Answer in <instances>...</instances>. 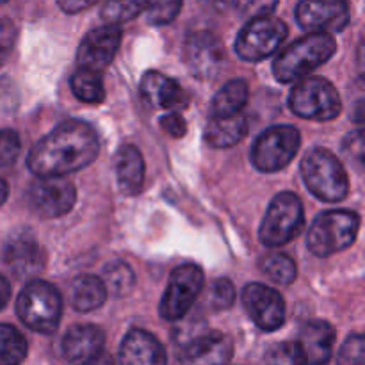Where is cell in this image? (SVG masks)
I'll list each match as a JSON object with an SVG mask.
<instances>
[{
	"label": "cell",
	"mask_w": 365,
	"mask_h": 365,
	"mask_svg": "<svg viewBox=\"0 0 365 365\" xmlns=\"http://www.w3.org/2000/svg\"><path fill=\"white\" fill-rule=\"evenodd\" d=\"M100 153L95 128L81 120L64 121L39 139L27 157V168L36 177H64L84 170Z\"/></svg>",
	"instance_id": "obj_1"
},
{
	"label": "cell",
	"mask_w": 365,
	"mask_h": 365,
	"mask_svg": "<svg viewBox=\"0 0 365 365\" xmlns=\"http://www.w3.org/2000/svg\"><path fill=\"white\" fill-rule=\"evenodd\" d=\"M337 50L334 36L328 32H310L284 48L273 63V75L282 84L302 81L331 59Z\"/></svg>",
	"instance_id": "obj_2"
},
{
	"label": "cell",
	"mask_w": 365,
	"mask_h": 365,
	"mask_svg": "<svg viewBox=\"0 0 365 365\" xmlns=\"http://www.w3.org/2000/svg\"><path fill=\"white\" fill-rule=\"evenodd\" d=\"M16 314L21 323L36 334L52 335L63 317V298L48 282L32 280L18 294Z\"/></svg>",
	"instance_id": "obj_3"
},
{
	"label": "cell",
	"mask_w": 365,
	"mask_h": 365,
	"mask_svg": "<svg viewBox=\"0 0 365 365\" xmlns=\"http://www.w3.org/2000/svg\"><path fill=\"white\" fill-rule=\"evenodd\" d=\"M302 175L309 191L321 202L337 203L344 200L349 191L346 168L339 157L327 148H312L305 153Z\"/></svg>",
	"instance_id": "obj_4"
},
{
	"label": "cell",
	"mask_w": 365,
	"mask_h": 365,
	"mask_svg": "<svg viewBox=\"0 0 365 365\" xmlns=\"http://www.w3.org/2000/svg\"><path fill=\"white\" fill-rule=\"evenodd\" d=\"M360 217L353 210H328L314 220L307 235V246L316 257H330L356 241Z\"/></svg>",
	"instance_id": "obj_5"
},
{
	"label": "cell",
	"mask_w": 365,
	"mask_h": 365,
	"mask_svg": "<svg viewBox=\"0 0 365 365\" xmlns=\"http://www.w3.org/2000/svg\"><path fill=\"white\" fill-rule=\"evenodd\" d=\"M289 107L299 118L314 121H330L341 114L342 100L331 82L323 77L302 78L292 88Z\"/></svg>",
	"instance_id": "obj_6"
},
{
	"label": "cell",
	"mask_w": 365,
	"mask_h": 365,
	"mask_svg": "<svg viewBox=\"0 0 365 365\" xmlns=\"http://www.w3.org/2000/svg\"><path fill=\"white\" fill-rule=\"evenodd\" d=\"M303 205L294 192H280L271 200L259 230V239L267 248H277L291 242L302 232Z\"/></svg>",
	"instance_id": "obj_7"
},
{
	"label": "cell",
	"mask_w": 365,
	"mask_h": 365,
	"mask_svg": "<svg viewBox=\"0 0 365 365\" xmlns=\"http://www.w3.org/2000/svg\"><path fill=\"white\" fill-rule=\"evenodd\" d=\"M302 146V134L292 125H277L264 130L252 146V163L262 173H274L291 164Z\"/></svg>",
	"instance_id": "obj_8"
},
{
	"label": "cell",
	"mask_w": 365,
	"mask_h": 365,
	"mask_svg": "<svg viewBox=\"0 0 365 365\" xmlns=\"http://www.w3.org/2000/svg\"><path fill=\"white\" fill-rule=\"evenodd\" d=\"M287 32V25L273 14L252 18L235 38V53L250 63L266 59L280 48Z\"/></svg>",
	"instance_id": "obj_9"
},
{
	"label": "cell",
	"mask_w": 365,
	"mask_h": 365,
	"mask_svg": "<svg viewBox=\"0 0 365 365\" xmlns=\"http://www.w3.org/2000/svg\"><path fill=\"white\" fill-rule=\"evenodd\" d=\"M203 271L196 264H182L170 274V282L160 299V317L170 323L180 321L192 309L203 289Z\"/></svg>",
	"instance_id": "obj_10"
},
{
	"label": "cell",
	"mask_w": 365,
	"mask_h": 365,
	"mask_svg": "<svg viewBox=\"0 0 365 365\" xmlns=\"http://www.w3.org/2000/svg\"><path fill=\"white\" fill-rule=\"evenodd\" d=\"M75 200V185L61 177H38L27 189L29 209L45 220L68 214L73 209Z\"/></svg>",
	"instance_id": "obj_11"
},
{
	"label": "cell",
	"mask_w": 365,
	"mask_h": 365,
	"mask_svg": "<svg viewBox=\"0 0 365 365\" xmlns=\"http://www.w3.org/2000/svg\"><path fill=\"white\" fill-rule=\"evenodd\" d=\"M184 63L189 73L198 81L216 78L227 64V50L223 41L207 31L187 36L184 43Z\"/></svg>",
	"instance_id": "obj_12"
},
{
	"label": "cell",
	"mask_w": 365,
	"mask_h": 365,
	"mask_svg": "<svg viewBox=\"0 0 365 365\" xmlns=\"http://www.w3.org/2000/svg\"><path fill=\"white\" fill-rule=\"evenodd\" d=\"M296 21L307 32H342L349 24L346 0H299Z\"/></svg>",
	"instance_id": "obj_13"
},
{
	"label": "cell",
	"mask_w": 365,
	"mask_h": 365,
	"mask_svg": "<svg viewBox=\"0 0 365 365\" xmlns=\"http://www.w3.org/2000/svg\"><path fill=\"white\" fill-rule=\"evenodd\" d=\"M242 305L250 319L264 331H274L285 323V302L282 294L264 284H248L242 289Z\"/></svg>",
	"instance_id": "obj_14"
},
{
	"label": "cell",
	"mask_w": 365,
	"mask_h": 365,
	"mask_svg": "<svg viewBox=\"0 0 365 365\" xmlns=\"http://www.w3.org/2000/svg\"><path fill=\"white\" fill-rule=\"evenodd\" d=\"M121 45V29L114 24L93 29L84 36L77 50L78 68L102 71L109 66L116 57Z\"/></svg>",
	"instance_id": "obj_15"
},
{
	"label": "cell",
	"mask_w": 365,
	"mask_h": 365,
	"mask_svg": "<svg viewBox=\"0 0 365 365\" xmlns=\"http://www.w3.org/2000/svg\"><path fill=\"white\" fill-rule=\"evenodd\" d=\"M4 262L16 278H32L45 267V253L31 234H16L7 241Z\"/></svg>",
	"instance_id": "obj_16"
},
{
	"label": "cell",
	"mask_w": 365,
	"mask_h": 365,
	"mask_svg": "<svg viewBox=\"0 0 365 365\" xmlns=\"http://www.w3.org/2000/svg\"><path fill=\"white\" fill-rule=\"evenodd\" d=\"M106 337L95 324H75L61 341V353L70 364L95 362L103 351Z\"/></svg>",
	"instance_id": "obj_17"
},
{
	"label": "cell",
	"mask_w": 365,
	"mask_h": 365,
	"mask_svg": "<svg viewBox=\"0 0 365 365\" xmlns=\"http://www.w3.org/2000/svg\"><path fill=\"white\" fill-rule=\"evenodd\" d=\"M232 353L234 344L230 337L221 331L205 330L187 344L180 346L178 360L185 364H227Z\"/></svg>",
	"instance_id": "obj_18"
},
{
	"label": "cell",
	"mask_w": 365,
	"mask_h": 365,
	"mask_svg": "<svg viewBox=\"0 0 365 365\" xmlns=\"http://www.w3.org/2000/svg\"><path fill=\"white\" fill-rule=\"evenodd\" d=\"M141 96L152 107L182 110L189 106V95L175 78H168L160 71H146L141 78Z\"/></svg>",
	"instance_id": "obj_19"
},
{
	"label": "cell",
	"mask_w": 365,
	"mask_h": 365,
	"mask_svg": "<svg viewBox=\"0 0 365 365\" xmlns=\"http://www.w3.org/2000/svg\"><path fill=\"white\" fill-rule=\"evenodd\" d=\"M118 359L127 365H163L168 362L163 344L152 334L139 328L125 335Z\"/></svg>",
	"instance_id": "obj_20"
},
{
	"label": "cell",
	"mask_w": 365,
	"mask_h": 365,
	"mask_svg": "<svg viewBox=\"0 0 365 365\" xmlns=\"http://www.w3.org/2000/svg\"><path fill=\"white\" fill-rule=\"evenodd\" d=\"M298 342L303 349L307 364H324L330 360L335 344V328L328 321H309L299 330Z\"/></svg>",
	"instance_id": "obj_21"
},
{
	"label": "cell",
	"mask_w": 365,
	"mask_h": 365,
	"mask_svg": "<svg viewBox=\"0 0 365 365\" xmlns=\"http://www.w3.org/2000/svg\"><path fill=\"white\" fill-rule=\"evenodd\" d=\"M118 187L125 196H138L145 185V159L138 146L125 145L114 157Z\"/></svg>",
	"instance_id": "obj_22"
},
{
	"label": "cell",
	"mask_w": 365,
	"mask_h": 365,
	"mask_svg": "<svg viewBox=\"0 0 365 365\" xmlns=\"http://www.w3.org/2000/svg\"><path fill=\"white\" fill-rule=\"evenodd\" d=\"M248 134V121L242 114L212 116L205 128V141L212 148H230Z\"/></svg>",
	"instance_id": "obj_23"
},
{
	"label": "cell",
	"mask_w": 365,
	"mask_h": 365,
	"mask_svg": "<svg viewBox=\"0 0 365 365\" xmlns=\"http://www.w3.org/2000/svg\"><path fill=\"white\" fill-rule=\"evenodd\" d=\"M109 289L103 278L84 274L78 277L70 287V302L77 312L86 314L100 309L106 303Z\"/></svg>",
	"instance_id": "obj_24"
},
{
	"label": "cell",
	"mask_w": 365,
	"mask_h": 365,
	"mask_svg": "<svg viewBox=\"0 0 365 365\" xmlns=\"http://www.w3.org/2000/svg\"><path fill=\"white\" fill-rule=\"evenodd\" d=\"M250 88L242 78H234L227 82L210 103V114L212 116H232V114L241 113L242 107L248 102Z\"/></svg>",
	"instance_id": "obj_25"
},
{
	"label": "cell",
	"mask_w": 365,
	"mask_h": 365,
	"mask_svg": "<svg viewBox=\"0 0 365 365\" xmlns=\"http://www.w3.org/2000/svg\"><path fill=\"white\" fill-rule=\"evenodd\" d=\"M70 88L81 102L100 103L106 98V88L100 71L89 68H77L70 78Z\"/></svg>",
	"instance_id": "obj_26"
},
{
	"label": "cell",
	"mask_w": 365,
	"mask_h": 365,
	"mask_svg": "<svg viewBox=\"0 0 365 365\" xmlns=\"http://www.w3.org/2000/svg\"><path fill=\"white\" fill-rule=\"evenodd\" d=\"M29 346L24 335L11 324L0 327V362L4 365H16L24 362Z\"/></svg>",
	"instance_id": "obj_27"
},
{
	"label": "cell",
	"mask_w": 365,
	"mask_h": 365,
	"mask_svg": "<svg viewBox=\"0 0 365 365\" xmlns=\"http://www.w3.org/2000/svg\"><path fill=\"white\" fill-rule=\"evenodd\" d=\"M260 269L274 284L280 285H291L298 277L296 262L285 253H267L260 262Z\"/></svg>",
	"instance_id": "obj_28"
},
{
	"label": "cell",
	"mask_w": 365,
	"mask_h": 365,
	"mask_svg": "<svg viewBox=\"0 0 365 365\" xmlns=\"http://www.w3.org/2000/svg\"><path fill=\"white\" fill-rule=\"evenodd\" d=\"M146 9H148V0H106L100 14L106 24L120 25L134 20Z\"/></svg>",
	"instance_id": "obj_29"
},
{
	"label": "cell",
	"mask_w": 365,
	"mask_h": 365,
	"mask_svg": "<svg viewBox=\"0 0 365 365\" xmlns=\"http://www.w3.org/2000/svg\"><path fill=\"white\" fill-rule=\"evenodd\" d=\"M103 282L110 292L116 296H125L134 287V271L125 262L109 264L103 271Z\"/></svg>",
	"instance_id": "obj_30"
},
{
	"label": "cell",
	"mask_w": 365,
	"mask_h": 365,
	"mask_svg": "<svg viewBox=\"0 0 365 365\" xmlns=\"http://www.w3.org/2000/svg\"><path fill=\"white\" fill-rule=\"evenodd\" d=\"M342 155L355 170L365 173V128L349 132L342 141Z\"/></svg>",
	"instance_id": "obj_31"
},
{
	"label": "cell",
	"mask_w": 365,
	"mask_h": 365,
	"mask_svg": "<svg viewBox=\"0 0 365 365\" xmlns=\"http://www.w3.org/2000/svg\"><path fill=\"white\" fill-rule=\"evenodd\" d=\"M235 302V287L228 278H217L212 282L207 292V303L212 310L221 312V310L232 309Z\"/></svg>",
	"instance_id": "obj_32"
},
{
	"label": "cell",
	"mask_w": 365,
	"mask_h": 365,
	"mask_svg": "<svg viewBox=\"0 0 365 365\" xmlns=\"http://www.w3.org/2000/svg\"><path fill=\"white\" fill-rule=\"evenodd\" d=\"M264 360L271 364H294V365L307 364L305 355H303V349L298 341L278 342V344H274L273 348L267 349Z\"/></svg>",
	"instance_id": "obj_33"
},
{
	"label": "cell",
	"mask_w": 365,
	"mask_h": 365,
	"mask_svg": "<svg viewBox=\"0 0 365 365\" xmlns=\"http://www.w3.org/2000/svg\"><path fill=\"white\" fill-rule=\"evenodd\" d=\"M184 0H148V21L153 25L171 24L178 16Z\"/></svg>",
	"instance_id": "obj_34"
},
{
	"label": "cell",
	"mask_w": 365,
	"mask_h": 365,
	"mask_svg": "<svg viewBox=\"0 0 365 365\" xmlns=\"http://www.w3.org/2000/svg\"><path fill=\"white\" fill-rule=\"evenodd\" d=\"M337 360L348 365H365V334L351 335L339 349Z\"/></svg>",
	"instance_id": "obj_35"
},
{
	"label": "cell",
	"mask_w": 365,
	"mask_h": 365,
	"mask_svg": "<svg viewBox=\"0 0 365 365\" xmlns=\"http://www.w3.org/2000/svg\"><path fill=\"white\" fill-rule=\"evenodd\" d=\"M234 6L241 16L252 20V18L273 14L278 6V0H234Z\"/></svg>",
	"instance_id": "obj_36"
},
{
	"label": "cell",
	"mask_w": 365,
	"mask_h": 365,
	"mask_svg": "<svg viewBox=\"0 0 365 365\" xmlns=\"http://www.w3.org/2000/svg\"><path fill=\"white\" fill-rule=\"evenodd\" d=\"M18 152H20V139L14 130H2V145H0V163L2 168H9L16 160Z\"/></svg>",
	"instance_id": "obj_37"
},
{
	"label": "cell",
	"mask_w": 365,
	"mask_h": 365,
	"mask_svg": "<svg viewBox=\"0 0 365 365\" xmlns=\"http://www.w3.org/2000/svg\"><path fill=\"white\" fill-rule=\"evenodd\" d=\"M159 123H160V128H163V130L166 132L168 135H171V138H175V139L182 138V135L187 132V125H185V120L178 113L166 114V116L160 118Z\"/></svg>",
	"instance_id": "obj_38"
},
{
	"label": "cell",
	"mask_w": 365,
	"mask_h": 365,
	"mask_svg": "<svg viewBox=\"0 0 365 365\" xmlns=\"http://www.w3.org/2000/svg\"><path fill=\"white\" fill-rule=\"evenodd\" d=\"M96 2H98V0H57L61 9L68 14H75L81 13V11L84 9H89V7L95 6Z\"/></svg>",
	"instance_id": "obj_39"
},
{
	"label": "cell",
	"mask_w": 365,
	"mask_h": 365,
	"mask_svg": "<svg viewBox=\"0 0 365 365\" xmlns=\"http://www.w3.org/2000/svg\"><path fill=\"white\" fill-rule=\"evenodd\" d=\"M349 116L355 123H365V91L353 102Z\"/></svg>",
	"instance_id": "obj_40"
},
{
	"label": "cell",
	"mask_w": 365,
	"mask_h": 365,
	"mask_svg": "<svg viewBox=\"0 0 365 365\" xmlns=\"http://www.w3.org/2000/svg\"><path fill=\"white\" fill-rule=\"evenodd\" d=\"M203 6L210 7V9H216V11H225L230 4H234V0H200Z\"/></svg>",
	"instance_id": "obj_41"
},
{
	"label": "cell",
	"mask_w": 365,
	"mask_h": 365,
	"mask_svg": "<svg viewBox=\"0 0 365 365\" xmlns=\"http://www.w3.org/2000/svg\"><path fill=\"white\" fill-rule=\"evenodd\" d=\"M0 285H2V302H0V307H2V309H6L7 302H9V298H11L9 280H7L6 277H2L0 278Z\"/></svg>",
	"instance_id": "obj_42"
},
{
	"label": "cell",
	"mask_w": 365,
	"mask_h": 365,
	"mask_svg": "<svg viewBox=\"0 0 365 365\" xmlns=\"http://www.w3.org/2000/svg\"><path fill=\"white\" fill-rule=\"evenodd\" d=\"M359 64L360 68H362V71L365 73V41L360 45V50H359Z\"/></svg>",
	"instance_id": "obj_43"
},
{
	"label": "cell",
	"mask_w": 365,
	"mask_h": 365,
	"mask_svg": "<svg viewBox=\"0 0 365 365\" xmlns=\"http://www.w3.org/2000/svg\"><path fill=\"white\" fill-rule=\"evenodd\" d=\"M7 192H9V189H7V182L2 180V203L7 200Z\"/></svg>",
	"instance_id": "obj_44"
},
{
	"label": "cell",
	"mask_w": 365,
	"mask_h": 365,
	"mask_svg": "<svg viewBox=\"0 0 365 365\" xmlns=\"http://www.w3.org/2000/svg\"><path fill=\"white\" fill-rule=\"evenodd\" d=\"M4 2H7V0H4Z\"/></svg>",
	"instance_id": "obj_45"
}]
</instances>
